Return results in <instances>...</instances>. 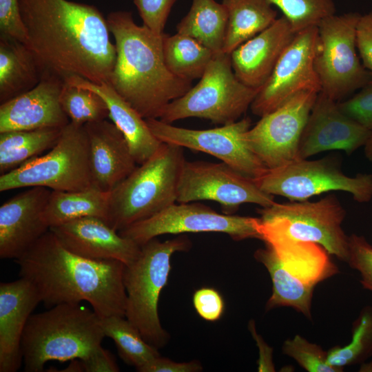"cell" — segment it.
Listing matches in <instances>:
<instances>
[{
	"instance_id": "cell-11",
	"label": "cell",
	"mask_w": 372,
	"mask_h": 372,
	"mask_svg": "<svg viewBox=\"0 0 372 372\" xmlns=\"http://www.w3.org/2000/svg\"><path fill=\"white\" fill-rule=\"evenodd\" d=\"M260 189L291 201L306 200L332 191L349 193L360 203L372 199V174L346 175L340 159L327 156L318 160L296 159L280 167L268 169L254 179Z\"/></svg>"
},
{
	"instance_id": "cell-12",
	"label": "cell",
	"mask_w": 372,
	"mask_h": 372,
	"mask_svg": "<svg viewBox=\"0 0 372 372\" xmlns=\"http://www.w3.org/2000/svg\"><path fill=\"white\" fill-rule=\"evenodd\" d=\"M260 223V218L220 214L196 201L174 203L118 232L140 246L161 235L183 233L216 232L227 234L235 241L262 240Z\"/></svg>"
},
{
	"instance_id": "cell-42",
	"label": "cell",
	"mask_w": 372,
	"mask_h": 372,
	"mask_svg": "<svg viewBox=\"0 0 372 372\" xmlns=\"http://www.w3.org/2000/svg\"><path fill=\"white\" fill-rule=\"evenodd\" d=\"M192 301L196 311L205 320L217 321L223 314V298L214 288L202 287L196 290L193 295Z\"/></svg>"
},
{
	"instance_id": "cell-44",
	"label": "cell",
	"mask_w": 372,
	"mask_h": 372,
	"mask_svg": "<svg viewBox=\"0 0 372 372\" xmlns=\"http://www.w3.org/2000/svg\"><path fill=\"white\" fill-rule=\"evenodd\" d=\"M140 372H198L203 366L197 360L177 362L161 355L137 370Z\"/></svg>"
},
{
	"instance_id": "cell-15",
	"label": "cell",
	"mask_w": 372,
	"mask_h": 372,
	"mask_svg": "<svg viewBox=\"0 0 372 372\" xmlns=\"http://www.w3.org/2000/svg\"><path fill=\"white\" fill-rule=\"evenodd\" d=\"M318 93L300 92L260 117L245 134L249 148L267 169L298 158L300 138Z\"/></svg>"
},
{
	"instance_id": "cell-5",
	"label": "cell",
	"mask_w": 372,
	"mask_h": 372,
	"mask_svg": "<svg viewBox=\"0 0 372 372\" xmlns=\"http://www.w3.org/2000/svg\"><path fill=\"white\" fill-rule=\"evenodd\" d=\"M185 160L183 147L162 143L149 159L110 192L108 224L119 231L176 203Z\"/></svg>"
},
{
	"instance_id": "cell-45",
	"label": "cell",
	"mask_w": 372,
	"mask_h": 372,
	"mask_svg": "<svg viewBox=\"0 0 372 372\" xmlns=\"http://www.w3.org/2000/svg\"><path fill=\"white\" fill-rule=\"evenodd\" d=\"M83 371L118 372L119 367L114 355L101 346L87 358L80 360Z\"/></svg>"
},
{
	"instance_id": "cell-41",
	"label": "cell",
	"mask_w": 372,
	"mask_h": 372,
	"mask_svg": "<svg viewBox=\"0 0 372 372\" xmlns=\"http://www.w3.org/2000/svg\"><path fill=\"white\" fill-rule=\"evenodd\" d=\"M0 32L1 36L28 45V34L21 17L19 0H0Z\"/></svg>"
},
{
	"instance_id": "cell-24",
	"label": "cell",
	"mask_w": 372,
	"mask_h": 372,
	"mask_svg": "<svg viewBox=\"0 0 372 372\" xmlns=\"http://www.w3.org/2000/svg\"><path fill=\"white\" fill-rule=\"evenodd\" d=\"M64 80L70 85L90 90L104 100L109 118L123 134L138 165L145 162L158 150L162 142L152 132L146 119L110 84H96L76 75L66 76Z\"/></svg>"
},
{
	"instance_id": "cell-33",
	"label": "cell",
	"mask_w": 372,
	"mask_h": 372,
	"mask_svg": "<svg viewBox=\"0 0 372 372\" xmlns=\"http://www.w3.org/2000/svg\"><path fill=\"white\" fill-rule=\"evenodd\" d=\"M105 337L116 344L121 359L136 370L160 356L158 349L147 342L139 331L125 318L111 316L101 318Z\"/></svg>"
},
{
	"instance_id": "cell-31",
	"label": "cell",
	"mask_w": 372,
	"mask_h": 372,
	"mask_svg": "<svg viewBox=\"0 0 372 372\" xmlns=\"http://www.w3.org/2000/svg\"><path fill=\"white\" fill-rule=\"evenodd\" d=\"M63 128L14 130L0 133V174L8 173L57 143Z\"/></svg>"
},
{
	"instance_id": "cell-39",
	"label": "cell",
	"mask_w": 372,
	"mask_h": 372,
	"mask_svg": "<svg viewBox=\"0 0 372 372\" xmlns=\"http://www.w3.org/2000/svg\"><path fill=\"white\" fill-rule=\"evenodd\" d=\"M338 105L344 114L372 131V79L357 94Z\"/></svg>"
},
{
	"instance_id": "cell-27",
	"label": "cell",
	"mask_w": 372,
	"mask_h": 372,
	"mask_svg": "<svg viewBox=\"0 0 372 372\" xmlns=\"http://www.w3.org/2000/svg\"><path fill=\"white\" fill-rule=\"evenodd\" d=\"M254 256L266 267L272 281V294L267 302L266 310L290 307L311 318V299L315 287L293 276L267 245L264 248L258 249Z\"/></svg>"
},
{
	"instance_id": "cell-2",
	"label": "cell",
	"mask_w": 372,
	"mask_h": 372,
	"mask_svg": "<svg viewBox=\"0 0 372 372\" xmlns=\"http://www.w3.org/2000/svg\"><path fill=\"white\" fill-rule=\"evenodd\" d=\"M14 260L20 277L34 286L46 307L86 301L101 318L125 317V265L121 261L76 254L50 229Z\"/></svg>"
},
{
	"instance_id": "cell-22",
	"label": "cell",
	"mask_w": 372,
	"mask_h": 372,
	"mask_svg": "<svg viewBox=\"0 0 372 372\" xmlns=\"http://www.w3.org/2000/svg\"><path fill=\"white\" fill-rule=\"evenodd\" d=\"M40 297L26 279L0 284V372H16L23 362L21 340Z\"/></svg>"
},
{
	"instance_id": "cell-13",
	"label": "cell",
	"mask_w": 372,
	"mask_h": 372,
	"mask_svg": "<svg viewBox=\"0 0 372 372\" xmlns=\"http://www.w3.org/2000/svg\"><path fill=\"white\" fill-rule=\"evenodd\" d=\"M205 200L219 203L225 214H234L242 204L267 207L276 203L274 196L260 189L254 179L223 162L185 160L179 177L176 203Z\"/></svg>"
},
{
	"instance_id": "cell-35",
	"label": "cell",
	"mask_w": 372,
	"mask_h": 372,
	"mask_svg": "<svg viewBox=\"0 0 372 372\" xmlns=\"http://www.w3.org/2000/svg\"><path fill=\"white\" fill-rule=\"evenodd\" d=\"M61 107L70 121L84 125L109 118L104 100L96 92L65 81L60 94Z\"/></svg>"
},
{
	"instance_id": "cell-20",
	"label": "cell",
	"mask_w": 372,
	"mask_h": 372,
	"mask_svg": "<svg viewBox=\"0 0 372 372\" xmlns=\"http://www.w3.org/2000/svg\"><path fill=\"white\" fill-rule=\"evenodd\" d=\"M50 230L72 252L99 260H118L127 265L141 246L121 236L103 218L84 217L54 226Z\"/></svg>"
},
{
	"instance_id": "cell-40",
	"label": "cell",
	"mask_w": 372,
	"mask_h": 372,
	"mask_svg": "<svg viewBox=\"0 0 372 372\" xmlns=\"http://www.w3.org/2000/svg\"><path fill=\"white\" fill-rule=\"evenodd\" d=\"M176 0H134L143 25L158 35L164 29Z\"/></svg>"
},
{
	"instance_id": "cell-36",
	"label": "cell",
	"mask_w": 372,
	"mask_h": 372,
	"mask_svg": "<svg viewBox=\"0 0 372 372\" xmlns=\"http://www.w3.org/2000/svg\"><path fill=\"white\" fill-rule=\"evenodd\" d=\"M288 20L296 34L317 26L324 19L336 14L333 0H268Z\"/></svg>"
},
{
	"instance_id": "cell-17",
	"label": "cell",
	"mask_w": 372,
	"mask_h": 372,
	"mask_svg": "<svg viewBox=\"0 0 372 372\" xmlns=\"http://www.w3.org/2000/svg\"><path fill=\"white\" fill-rule=\"evenodd\" d=\"M371 133L344 114L337 101L320 92L300 138L298 158H308L329 150H342L351 154L364 146Z\"/></svg>"
},
{
	"instance_id": "cell-10",
	"label": "cell",
	"mask_w": 372,
	"mask_h": 372,
	"mask_svg": "<svg viewBox=\"0 0 372 372\" xmlns=\"http://www.w3.org/2000/svg\"><path fill=\"white\" fill-rule=\"evenodd\" d=\"M358 12L334 14L317 25L314 67L321 92L338 101L360 90L372 74L361 62L356 46Z\"/></svg>"
},
{
	"instance_id": "cell-18",
	"label": "cell",
	"mask_w": 372,
	"mask_h": 372,
	"mask_svg": "<svg viewBox=\"0 0 372 372\" xmlns=\"http://www.w3.org/2000/svg\"><path fill=\"white\" fill-rule=\"evenodd\" d=\"M63 83L62 76L46 69L35 87L1 103L0 133L67 125L70 121L60 103Z\"/></svg>"
},
{
	"instance_id": "cell-43",
	"label": "cell",
	"mask_w": 372,
	"mask_h": 372,
	"mask_svg": "<svg viewBox=\"0 0 372 372\" xmlns=\"http://www.w3.org/2000/svg\"><path fill=\"white\" fill-rule=\"evenodd\" d=\"M355 37L362 63L372 74V10L361 14L356 25Z\"/></svg>"
},
{
	"instance_id": "cell-47",
	"label": "cell",
	"mask_w": 372,
	"mask_h": 372,
	"mask_svg": "<svg viewBox=\"0 0 372 372\" xmlns=\"http://www.w3.org/2000/svg\"><path fill=\"white\" fill-rule=\"evenodd\" d=\"M364 154L367 159L372 162V133L368 138L364 146Z\"/></svg>"
},
{
	"instance_id": "cell-19",
	"label": "cell",
	"mask_w": 372,
	"mask_h": 372,
	"mask_svg": "<svg viewBox=\"0 0 372 372\" xmlns=\"http://www.w3.org/2000/svg\"><path fill=\"white\" fill-rule=\"evenodd\" d=\"M51 189L32 187L0 207V258L17 259L50 228L43 214Z\"/></svg>"
},
{
	"instance_id": "cell-28",
	"label": "cell",
	"mask_w": 372,
	"mask_h": 372,
	"mask_svg": "<svg viewBox=\"0 0 372 372\" xmlns=\"http://www.w3.org/2000/svg\"><path fill=\"white\" fill-rule=\"evenodd\" d=\"M110 194L93 185L78 191L51 190L43 220L49 228L84 217L107 222Z\"/></svg>"
},
{
	"instance_id": "cell-38",
	"label": "cell",
	"mask_w": 372,
	"mask_h": 372,
	"mask_svg": "<svg viewBox=\"0 0 372 372\" xmlns=\"http://www.w3.org/2000/svg\"><path fill=\"white\" fill-rule=\"evenodd\" d=\"M358 271L363 287L372 291V246L362 236H349V258L347 262Z\"/></svg>"
},
{
	"instance_id": "cell-6",
	"label": "cell",
	"mask_w": 372,
	"mask_h": 372,
	"mask_svg": "<svg viewBox=\"0 0 372 372\" xmlns=\"http://www.w3.org/2000/svg\"><path fill=\"white\" fill-rule=\"evenodd\" d=\"M191 247V240L184 236L165 241L154 238L141 245L138 257L125 265V317L147 342L158 349L163 347L169 338L161 324L158 304L161 292L167 283L171 258L174 253L187 251Z\"/></svg>"
},
{
	"instance_id": "cell-30",
	"label": "cell",
	"mask_w": 372,
	"mask_h": 372,
	"mask_svg": "<svg viewBox=\"0 0 372 372\" xmlns=\"http://www.w3.org/2000/svg\"><path fill=\"white\" fill-rule=\"evenodd\" d=\"M227 12L216 0H192L187 14L176 25L177 33L190 37L214 54L223 52Z\"/></svg>"
},
{
	"instance_id": "cell-16",
	"label": "cell",
	"mask_w": 372,
	"mask_h": 372,
	"mask_svg": "<svg viewBox=\"0 0 372 372\" xmlns=\"http://www.w3.org/2000/svg\"><path fill=\"white\" fill-rule=\"evenodd\" d=\"M317 40V26L295 34L251 104L254 115L261 117L300 92H321L314 67Z\"/></svg>"
},
{
	"instance_id": "cell-32",
	"label": "cell",
	"mask_w": 372,
	"mask_h": 372,
	"mask_svg": "<svg viewBox=\"0 0 372 372\" xmlns=\"http://www.w3.org/2000/svg\"><path fill=\"white\" fill-rule=\"evenodd\" d=\"M163 52L168 70L189 81L202 77L214 54L197 40L177 32L163 34Z\"/></svg>"
},
{
	"instance_id": "cell-37",
	"label": "cell",
	"mask_w": 372,
	"mask_h": 372,
	"mask_svg": "<svg viewBox=\"0 0 372 372\" xmlns=\"http://www.w3.org/2000/svg\"><path fill=\"white\" fill-rule=\"evenodd\" d=\"M285 354L294 359L303 369L309 372H340L342 369L333 367L327 362V352L316 344L307 341L300 335L285 341Z\"/></svg>"
},
{
	"instance_id": "cell-4",
	"label": "cell",
	"mask_w": 372,
	"mask_h": 372,
	"mask_svg": "<svg viewBox=\"0 0 372 372\" xmlns=\"http://www.w3.org/2000/svg\"><path fill=\"white\" fill-rule=\"evenodd\" d=\"M105 337L101 318L80 303L59 304L32 314L21 340L24 371H43L50 360L84 359Z\"/></svg>"
},
{
	"instance_id": "cell-21",
	"label": "cell",
	"mask_w": 372,
	"mask_h": 372,
	"mask_svg": "<svg viewBox=\"0 0 372 372\" xmlns=\"http://www.w3.org/2000/svg\"><path fill=\"white\" fill-rule=\"evenodd\" d=\"M92 185L112 192L138 166L122 132L107 119L84 125Z\"/></svg>"
},
{
	"instance_id": "cell-9",
	"label": "cell",
	"mask_w": 372,
	"mask_h": 372,
	"mask_svg": "<svg viewBox=\"0 0 372 372\" xmlns=\"http://www.w3.org/2000/svg\"><path fill=\"white\" fill-rule=\"evenodd\" d=\"M92 186L89 142L84 125L70 122L56 145L41 156L0 176V192L44 187L56 191H78Z\"/></svg>"
},
{
	"instance_id": "cell-34",
	"label": "cell",
	"mask_w": 372,
	"mask_h": 372,
	"mask_svg": "<svg viewBox=\"0 0 372 372\" xmlns=\"http://www.w3.org/2000/svg\"><path fill=\"white\" fill-rule=\"evenodd\" d=\"M372 355V307L364 308L354 322L351 342L344 347H333L327 351L328 364L343 369L362 363Z\"/></svg>"
},
{
	"instance_id": "cell-7",
	"label": "cell",
	"mask_w": 372,
	"mask_h": 372,
	"mask_svg": "<svg viewBox=\"0 0 372 372\" xmlns=\"http://www.w3.org/2000/svg\"><path fill=\"white\" fill-rule=\"evenodd\" d=\"M260 90L245 85L236 77L230 54L216 53L199 82L167 104L158 119L172 124L196 117L223 125L232 123L250 107Z\"/></svg>"
},
{
	"instance_id": "cell-46",
	"label": "cell",
	"mask_w": 372,
	"mask_h": 372,
	"mask_svg": "<svg viewBox=\"0 0 372 372\" xmlns=\"http://www.w3.org/2000/svg\"><path fill=\"white\" fill-rule=\"evenodd\" d=\"M249 329L259 349L258 371H275V366L272 362V349L266 344L262 338L256 331L254 320H250Z\"/></svg>"
},
{
	"instance_id": "cell-14",
	"label": "cell",
	"mask_w": 372,
	"mask_h": 372,
	"mask_svg": "<svg viewBox=\"0 0 372 372\" xmlns=\"http://www.w3.org/2000/svg\"><path fill=\"white\" fill-rule=\"evenodd\" d=\"M146 121L162 143L210 154L251 178L260 177L268 169L245 141V134L251 127L248 117L208 130L179 127L158 118Z\"/></svg>"
},
{
	"instance_id": "cell-26",
	"label": "cell",
	"mask_w": 372,
	"mask_h": 372,
	"mask_svg": "<svg viewBox=\"0 0 372 372\" xmlns=\"http://www.w3.org/2000/svg\"><path fill=\"white\" fill-rule=\"evenodd\" d=\"M262 241L293 276L307 284L315 287L338 272L329 253L318 244L273 236L265 237Z\"/></svg>"
},
{
	"instance_id": "cell-3",
	"label": "cell",
	"mask_w": 372,
	"mask_h": 372,
	"mask_svg": "<svg viewBox=\"0 0 372 372\" xmlns=\"http://www.w3.org/2000/svg\"><path fill=\"white\" fill-rule=\"evenodd\" d=\"M106 19L116 49L110 85L145 119L158 118L167 104L191 89L192 81L166 66L164 33L137 25L130 12H112Z\"/></svg>"
},
{
	"instance_id": "cell-1",
	"label": "cell",
	"mask_w": 372,
	"mask_h": 372,
	"mask_svg": "<svg viewBox=\"0 0 372 372\" xmlns=\"http://www.w3.org/2000/svg\"><path fill=\"white\" fill-rule=\"evenodd\" d=\"M28 46L45 68L110 85L116 49L94 6L68 0H19Z\"/></svg>"
},
{
	"instance_id": "cell-29",
	"label": "cell",
	"mask_w": 372,
	"mask_h": 372,
	"mask_svg": "<svg viewBox=\"0 0 372 372\" xmlns=\"http://www.w3.org/2000/svg\"><path fill=\"white\" fill-rule=\"evenodd\" d=\"M228 21L223 52L230 54L239 45L273 24L277 12L268 0H222Z\"/></svg>"
},
{
	"instance_id": "cell-8",
	"label": "cell",
	"mask_w": 372,
	"mask_h": 372,
	"mask_svg": "<svg viewBox=\"0 0 372 372\" xmlns=\"http://www.w3.org/2000/svg\"><path fill=\"white\" fill-rule=\"evenodd\" d=\"M262 240L273 236L321 245L329 254L347 262L349 236L342 224L346 211L334 194L314 202L278 203L258 210Z\"/></svg>"
},
{
	"instance_id": "cell-25",
	"label": "cell",
	"mask_w": 372,
	"mask_h": 372,
	"mask_svg": "<svg viewBox=\"0 0 372 372\" xmlns=\"http://www.w3.org/2000/svg\"><path fill=\"white\" fill-rule=\"evenodd\" d=\"M46 68L25 44L0 37V103L35 87Z\"/></svg>"
},
{
	"instance_id": "cell-23",
	"label": "cell",
	"mask_w": 372,
	"mask_h": 372,
	"mask_svg": "<svg viewBox=\"0 0 372 372\" xmlns=\"http://www.w3.org/2000/svg\"><path fill=\"white\" fill-rule=\"evenodd\" d=\"M295 34L282 15L267 29L239 45L230 54L236 77L250 87L260 89Z\"/></svg>"
}]
</instances>
